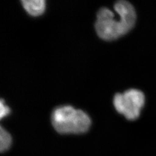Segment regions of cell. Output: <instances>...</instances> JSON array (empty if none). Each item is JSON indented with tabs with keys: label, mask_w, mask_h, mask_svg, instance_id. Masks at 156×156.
<instances>
[{
	"label": "cell",
	"mask_w": 156,
	"mask_h": 156,
	"mask_svg": "<svg viewBox=\"0 0 156 156\" xmlns=\"http://www.w3.org/2000/svg\"><path fill=\"white\" fill-rule=\"evenodd\" d=\"M51 123L60 134H81L89 129L91 120L83 111L66 105L58 107L53 111Z\"/></svg>",
	"instance_id": "obj_2"
},
{
	"label": "cell",
	"mask_w": 156,
	"mask_h": 156,
	"mask_svg": "<svg viewBox=\"0 0 156 156\" xmlns=\"http://www.w3.org/2000/svg\"><path fill=\"white\" fill-rule=\"evenodd\" d=\"M22 3L25 10L32 16H39L45 11L46 2L44 0H23Z\"/></svg>",
	"instance_id": "obj_4"
},
{
	"label": "cell",
	"mask_w": 156,
	"mask_h": 156,
	"mask_svg": "<svg viewBox=\"0 0 156 156\" xmlns=\"http://www.w3.org/2000/svg\"><path fill=\"white\" fill-rule=\"evenodd\" d=\"M11 144V136L4 128L0 126V152L8 150Z\"/></svg>",
	"instance_id": "obj_5"
},
{
	"label": "cell",
	"mask_w": 156,
	"mask_h": 156,
	"mask_svg": "<svg viewBox=\"0 0 156 156\" xmlns=\"http://www.w3.org/2000/svg\"><path fill=\"white\" fill-rule=\"evenodd\" d=\"M114 9L120 15L115 18L109 9L102 8L99 10L95 24L96 32L101 38L106 41L117 39L133 28L136 21V13L129 2L121 0L116 2Z\"/></svg>",
	"instance_id": "obj_1"
},
{
	"label": "cell",
	"mask_w": 156,
	"mask_h": 156,
	"mask_svg": "<svg viewBox=\"0 0 156 156\" xmlns=\"http://www.w3.org/2000/svg\"><path fill=\"white\" fill-rule=\"evenodd\" d=\"M113 104L119 113L129 120H134L140 116L145 104V95L138 90H128L122 94L115 95Z\"/></svg>",
	"instance_id": "obj_3"
},
{
	"label": "cell",
	"mask_w": 156,
	"mask_h": 156,
	"mask_svg": "<svg viewBox=\"0 0 156 156\" xmlns=\"http://www.w3.org/2000/svg\"><path fill=\"white\" fill-rule=\"evenodd\" d=\"M9 108L6 105L4 100L0 98V120L7 116L10 113Z\"/></svg>",
	"instance_id": "obj_6"
}]
</instances>
